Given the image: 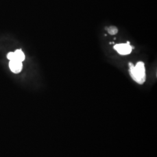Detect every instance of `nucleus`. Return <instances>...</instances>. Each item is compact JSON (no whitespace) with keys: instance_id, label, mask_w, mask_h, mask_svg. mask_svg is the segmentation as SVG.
Returning a JSON list of instances; mask_svg holds the SVG:
<instances>
[{"instance_id":"f03ea898","label":"nucleus","mask_w":157,"mask_h":157,"mask_svg":"<svg viewBox=\"0 0 157 157\" xmlns=\"http://www.w3.org/2000/svg\"><path fill=\"white\" fill-rule=\"evenodd\" d=\"M113 48L115 50L117 51L118 54L122 56L129 55L133 50V48L130 45L129 42H128L127 43L116 44L113 47Z\"/></svg>"},{"instance_id":"f257e3e1","label":"nucleus","mask_w":157,"mask_h":157,"mask_svg":"<svg viewBox=\"0 0 157 157\" xmlns=\"http://www.w3.org/2000/svg\"><path fill=\"white\" fill-rule=\"evenodd\" d=\"M129 66V73L132 79L138 84H144L146 80V67L144 62L139 61L136 65L130 62Z\"/></svg>"},{"instance_id":"7ed1b4c3","label":"nucleus","mask_w":157,"mask_h":157,"mask_svg":"<svg viewBox=\"0 0 157 157\" xmlns=\"http://www.w3.org/2000/svg\"><path fill=\"white\" fill-rule=\"evenodd\" d=\"M106 29H107L108 33L111 35H115V34L118 33V29L116 26H109L108 28H107Z\"/></svg>"}]
</instances>
